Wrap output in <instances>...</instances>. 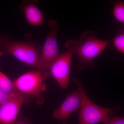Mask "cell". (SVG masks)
<instances>
[{"label":"cell","mask_w":124,"mask_h":124,"mask_svg":"<svg viewBox=\"0 0 124 124\" xmlns=\"http://www.w3.org/2000/svg\"><path fill=\"white\" fill-rule=\"evenodd\" d=\"M78 40L75 54L78 59V68L80 69L92 66L93 60L110 45L111 41L99 39L96 32L92 31L85 32Z\"/></svg>","instance_id":"1"},{"label":"cell","mask_w":124,"mask_h":124,"mask_svg":"<svg viewBox=\"0 0 124 124\" xmlns=\"http://www.w3.org/2000/svg\"><path fill=\"white\" fill-rule=\"evenodd\" d=\"M78 43V40L67 41L64 45L66 51L59 54L49 68V73L64 88L69 84L72 60Z\"/></svg>","instance_id":"2"},{"label":"cell","mask_w":124,"mask_h":124,"mask_svg":"<svg viewBox=\"0 0 124 124\" xmlns=\"http://www.w3.org/2000/svg\"><path fill=\"white\" fill-rule=\"evenodd\" d=\"M49 28L48 36L40 54L39 59L36 68L42 74L44 79L48 77V71L50 66L59 54L58 47V33L59 26L55 19L48 20Z\"/></svg>","instance_id":"3"},{"label":"cell","mask_w":124,"mask_h":124,"mask_svg":"<svg viewBox=\"0 0 124 124\" xmlns=\"http://www.w3.org/2000/svg\"><path fill=\"white\" fill-rule=\"evenodd\" d=\"M75 83L82 98L79 114V124H95L100 122L107 124L110 119L109 116L113 110L99 106L93 103L87 97L79 80L76 79Z\"/></svg>","instance_id":"4"},{"label":"cell","mask_w":124,"mask_h":124,"mask_svg":"<svg viewBox=\"0 0 124 124\" xmlns=\"http://www.w3.org/2000/svg\"><path fill=\"white\" fill-rule=\"evenodd\" d=\"M1 49L4 53L9 54L20 62L36 68L40 53L32 42L2 38Z\"/></svg>","instance_id":"5"},{"label":"cell","mask_w":124,"mask_h":124,"mask_svg":"<svg viewBox=\"0 0 124 124\" xmlns=\"http://www.w3.org/2000/svg\"><path fill=\"white\" fill-rule=\"evenodd\" d=\"M44 80L41 73L37 70L23 74L14 82L20 92L38 99L44 90L43 84Z\"/></svg>","instance_id":"6"},{"label":"cell","mask_w":124,"mask_h":124,"mask_svg":"<svg viewBox=\"0 0 124 124\" xmlns=\"http://www.w3.org/2000/svg\"><path fill=\"white\" fill-rule=\"evenodd\" d=\"M30 96L20 92L0 106V124H14L21 107Z\"/></svg>","instance_id":"7"},{"label":"cell","mask_w":124,"mask_h":124,"mask_svg":"<svg viewBox=\"0 0 124 124\" xmlns=\"http://www.w3.org/2000/svg\"><path fill=\"white\" fill-rule=\"evenodd\" d=\"M82 98L78 90L70 93L62 104L55 109L53 116L56 119L66 121L73 112L80 108Z\"/></svg>","instance_id":"8"},{"label":"cell","mask_w":124,"mask_h":124,"mask_svg":"<svg viewBox=\"0 0 124 124\" xmlns=\"http://www.w3.org/2000/svg\"><path fill=\"white\" fill-rule=\"evenodd\" d=\"M36 2V1H23L20 9L29 24L33 26H41L44 24V17Z\"/></svg>","instance_id":"9"},{"label":"cell","mask_w":124,"mask_h":124,"mask_svg":"<svg viewBox=\"0 0 124 124\" xmlns=\"http://www.w3.org/2000/svg\"><path fill=\"white\" fill-rule=\"evenodd\" d=\"M0 89L10 96H14L20 93L13 82L4 73L0 71Z\"/></svg>","instance_id":"10"},{"label":"cell","mask_w":124,"mask_h":124,"mask_svg":"<svg viewBox=\"0 0 124 124\" xmlns=\"http://www.w3.org/2000/svg\"><path fill=\"white\" fill-rule=\"evenodd\" d=\"M113 14L114 17L124 24V1L116 0L113 2Z\"/></svg>","instance_id":"11"},{"label":"cell","mask_w":124,"mask_h":124,"mask_svg":"<svg viewBox=\"0 0 124 124\" xmlns=\"http://www.w3.org/2000/svg\"><path fill=\"white\" fill-rule=\"evenodd\" d=\"M110 45H112L115 48L124 54V30L111 39L109 46Z\"/></svg>","instance_id":"12"},{"label":"cell","mask_w":124,"mask_h":124,"mask_svg":"<svg viewBox=\"0 0 124 124\" xmlns=\"http://www.w3.org/2000/svg\"><path fill=\"white\" fill-rule=\"evenodd\" d=\"M15 95L10 96V95H8L5 93L0 89V106L6 103V102L8 101L10 99L13 97Z\"/></svg>","instance_id":"13"},{"label":"cell","mask_w":124,"mask_h":124,"mask_svg":"<svg viewBox=\"0 0 124 124\" xmlns=\"http://www.w3.org/2000/svg\"><path fill=\"white\" fill-rule=\"evenodd\" d=\"M107 124H124V117H114L110 118Z\"/></svg>","instance_id":"14"},{"label":"cell","mask_w":124,"mask_h":124,"mask_svg":"<svg viewBox=\"0 0 124 124\" xmlns=\"http://www.w3.org/2000/svg\"><path fill=\"white\" fill-rule=\"evenodd\" d=\"M14 124H32L28 119L24 117H20L16 121Z\"/></svg>","instance_id":"15"},{"label":"cell","mask_w":124,"mask_h":124,"mask_svg":"<svg viewBox=\"0 0 124 124\" xmlns=\"http://www.w3.org/2000/svg\"><path fill=\"white\" fill-rule=\"evenodd\" d=\"M4 53H5L3 51H1V50L0 51V59L1 58V57H2Z\"/></svg>","instance_id":"16"},{"label":"cell","mask_w":124,"mask_h":124,"mask_svg":"<svg viewBox=\"0 0 124 124\" xmlns=\"http://www.w3.org/2000/svg\"><path fill=\"white\" fill-rule=\"evenodd\" d=\"M2 38H0V48H1L2 46Z\"/></svg>","instance_id":"17"},{"label":"cell","mask_w":124,"mask_h":124,"mask_svg":"<svg viewBox=\"0 0 124 124\" xmlns=\"http://www.w3.org/2000/svg\"><path fill=\"white\" fill-rule=\"evenodd\" d=\"M63 124H67L66 121H63Z\"/></svg>","instance_id":"18"}]
</instances>
